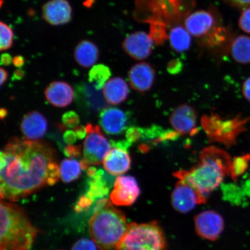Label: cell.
Masks as SVG:
<instances>
[{
  "mask_svg": "<svg viewBox=\"0 0 250 250\" xmlns=\"http://www.w3.org/2000/svg\"><path fill=\"white\" fill-rule=\"evenodd\" d=\"M55 150L42 141L15 137L0 153L1 199L17 202L49 186V165Z\"/></svg>",
  "mask_w": 250,
  "mask_h": 250,
  "instance_id": "cell-1",
  "label": "cell"
},
{
  "mask_svg": "<svg viewBox=\"0 0 250 250\" xmlns=\"http://www.w3.org/2000/svg\"><path fill=\"white\" fill-rule=\"evenodd\" d=\"M232 159L226 151L215 146L203 149L200 163L189 171H177L175 177L189 183L205 198L229 176Z\"/></svg>",
  "mask_w": 250,
  "mask_h": 250,
  "instance_id": "cell-2",
  "label": "cell"
},
{
  "mask_svg": "<svg viewBox=\"0 0 250 250\" xmlns=\"http://www.w3.org/2000/svg\"><path fill=\"white\" fill-rule=\"evenodd\" d=\"M129 225L124 212L109 199H103L97 203L89 220V233L100 250H115Z\"/></svg>",
  "mask_w": 250,
  "mask_h": 250,
  "instance_id": "cell-3",
  "label": "cell"
},
{
  "mask_svg": "<svg viewBox=\"0 0 250 250\" xmlns=\"http://www.w3.org/2000/svg\"><path fill=\"white\" fill-rule=\"evenodd\" d=\"M0 250H29L39 233L26 212L17 205L0 203Z\"/></svg>",
  "mask_w": 250,
  "mask_h": 250,
  "instance_id": "cell-4",
  "label": "cell"
},
{
  "mask_svg": "<svg viewBox=\"0 0 250 250\" xmlns=\"http://www.w3.org/2000/svg\"><path fill=\"white\" fill-rule=\"evenodd\" d=\"M115 250H167V239L158 223L129 224Z\"/></svg>",
  "mask_w": 250,
  "mask_h": 250,
  "instance_id": "cell-5",
  "label": "cell"
},
{
  "mask_svg": "<svg viewBox=\"0 0 250 250\" xmlns=\"http://www.w3.org/2000/svg\"><path fill=\"white\" fill-rule=\"evenodd\" d=\"M250 117L237 115L232 119H223L217 114L206 115L202 119V125L211 142L223 144L227 147L236 145L240 134L245 132Z\"/></svg>",
  "mask_w": 250,
  "mask_h": 250,
  "instance_id": "cell-6",
  "label": "cell"
},
{
  "mask_svg": "<svg viewBox=\"0 0 250 250\" xmlns=\"http://www.w3.org/2000/svg\"><path fill=\"white\" fill-rule=\"evenodd\" d=\"M85 128L87 136L83 143V158L90 165H101L111 150V143L103 135L98 125L87 124Z\"/></svg>",
  "mask_w": 250,
  "mask_h": 250,
  "instance_id": "cell-7",
  "label": "cell"
},
{
  "mask_svg": "<svg viewBox=\"0 0 250 250\" xmlns=\"http://www.w3.org/2000/svg\"><path fill=\"white\" fill-rule=\"evenodd\" d=\"M206 201L195 187L186 181L179 180L171 194V203L176 210L182 213L191 211L197 205Z\"/></svg>",
  "mask_w": 250,
  "mask_h": 250,
  "instance_id": "cell-8",
  "label": "cell"
},
{
  "mask_svg": "<svg viewBox=\"0 0 250 250\" xmlns=\"http://www.w3.org/2000/svg\"><path fill=\"white\" fill-rule=\"evenodd\" d=\"M140 192L138 184L133 177H118L111 193V201L116 206H130L136 202Z\"/></svg>",
  "mask_w": 250,
  "mask_h": 250,
  "instance_id": "cell-9",
  "label": "cell"
},
{
  "mask_svg": "<svg viewBox=\"0 0 250 250\" xmlns=\"http://www.w3.org/2000/svg\"><path fill=\"white\" fill-rule=\"evenodd\" d=\"M154 41L144 31H137L128 35L123 42V48L130 57L137 61H143L151 55Z\"/></svg>",
  "mask_w": 250,
  "mask_h": 250,
  "instance_id": "cell-10",
  "label": "cell"
},
{
  "mask_svg": "<svg viewBox=\"0 0 250 250\" xmlns=\"http://www.w3.org/2000/svg\"><path fill=\"white\" fill-rule=\"evenodd\" d=\"M195 229L198 235L203 238L217 240L223 232L224 222L223 217L214 211H206L196 215L195 218Z\"/></svg>",
  "mask_w": 250,
  "mask_h": 250,
  "instance_id": "cell-11",
  "label": "cell"
},
{
  "mask_svg": "<svg viewBox=\"0 0 250 250\" xmlns=\"http://www.w3.org/2000/svg\"><path fill=\"white\" fill-rule=\"evenodd\" d=\"M171 126L180 134L195 133L196 130L197 114L194 108L182 104L174 109L170 118Z\"/></svg>",
  "mask_w": 250,
  "mask_h": 250,
  "instance_id": "cell-12",
  "label": "cell"
},
{
  "mask_svg": "<svg viewBox=\"0 0 250 250\" xmlns=\"http://www.w3.org/2000/svg\"><path fill=\"white\" fill-rule=\"evenodd\" d=\"M128 76L132 88L139 92L145 93L151 89L154 85L156 73L151 64L142 62L133 65Z\"/></svg>",
  "mask_w": 250,
  "mask_h": 250,
  "instance_id": "cell-13",
  "label": "cell"
},
{
  "mask_svg": "<svg viewBox=\"0 0 250 250\" xmlns=\"http://www.w3.org/2000/svg\"><path fill=\"white\" fill-rule=\"evenodd\" d=\"M99 118L102 129L109 135H118L126 129L127 115L120 109L114 107L103 109Z\"/></svg>",
  "mask_w": 250,
  "mask_h": 250,
  "instance_id": "cell-14",
  "label": "cell"
},
{
  "mask_svg": "<svg viewBox=\"0 0 250 250\" xmlns=\"http://www.w3.org/2000/svg\"><path fill=\"white\" fill-rule=\"evenodd\" d=\"M42 17L54 26L66 24L71 20L72 8L66 0H51L43 6Z\"/></svg>",
  "mask_w": 250,
  "mask_h": 250,
  "instance_id": "cell-15",
  "label": "cell"
},
{
  "mask_svg": "<svg viewBox=\"0 0 250 250\" xmlns=\"http://www.w3.org/2000/svg\"><path fill=\"white\" fill-rule=\"evenodd\" d=\"M215 23V18L211 12L199 10L188 16L185 20V27L190 35L201 37L210 32Z\"/></svg>",
  "mask_w": 250,
  "mask_h": 250,
  "instance_id": "cell-16",
  "label": "cell"
},
{
  "mask_svg": "<svg viewBox=\"0 0 250 250\" xmlns=\"http://www.w3.org/2000/svg\"><path fill=\"white\" fill-rule=\"evenodd\" d=\"M48 123L43 115L38 111L29 112L23 117L21 124V130L25 138L38 140L44 136Z\"/></svg>",
  "mask_w": 250,
  "mask_h": 250,
  "instance_id": "cell-17",
  "label": "cell"
},
{
  "mask_svg": "<svg viewBox=\"0 0 250 250\" xmlns=\"http://www.w3.org/2000/svg\"><path fill=\"white\" fill-rule=\"evenodd\" d=\"M46 101L57 107H65L73 101L74 92L71 86L62 81H54L45 90Z\"/></svg>",
  "mask_w": 250,
  "mask_h": 250,
  "instance_id": "cell-18",
  "label": "cell"
},
{
  "mask_svg": "<svg viewBox=\"0 0 250 250\" xmlns=\"http://www.w3.org/2000/svg\"><path fill=\"white\" fill-rule=\"evenodd\" d=\"M130 156L126 150L114 148L103 159V164L106 171L112 176H121L130 169Z\"/></svg>",
  "mask_w": 250,
  "mask_h": 250,
  "instance_id": "cell-19",
  "label": "cell"
},
{
  "mask_svg": "<svg viewBox=\"0 0 250 250\" xmlns=\"http://www.w3.org/2000/svg\"><path fill=\"white\" fill-rule=\"evenodd\" d=\"M127 84L123 78L115 77L109 80L103 87V96L109 104L118 105L125 101L129 95Z\"/></svg>",
  "mask_w": 250,
  "mask_h": 250,
  "instance_id": "cell-20",
  "label": "cell"
},
{
  "mask_svg": "<svg viewBox=\"0 0 250 250\" xmlns=\"http://www.w3.org/2000/svg\"><path fill=\"white\" fill-rule=\"evenodd\" d=\"M99 57V50L95 44L89 40H83L74 50V58L81 66L88 68L93 66Z\"/></svg>",
  "mask_w": 250,
  "mask_h": 250,
  "instance_id": "cell-21",
  "label": "cell"
},
{
  "mask_svg": "<svg viewBox=\"0 0 250 250\" xmlns=\"http://www.w3.org/2000/svg\"><path fill=\"white\" fill-rule=\"evenodd\" d=\"M168 40L172 49L175 52L181 53L188 51L191 46V35L186 27L175 26L168 33Z\"/></svg>",
  "mask_w": 250,
  "mask_h": 250,
  "instance_id": "cell-22",
  "label": "cell"
},
{
  "mask_svg": "<svg viewBox=\"0 0 250 250\" xmlns=\"http://www.w3.org/2000/svg\"><path fill=\"white\" fill-rule=\"evenodd\" d=\"M230 51L236 62L242 64L250 63V37L245 35L237 36L231 43Z\"/></svg>",
  "mask_w": 250,
  "mask_h": 250,
  "instance_id": "cell-23",
  "label": "cell"
},
{
  "mask_svg": "<svg viewBox=\"0 0 250 250\" xmlns=\"http://www.w3.org/2000/svg\"><path fill=\"white\" fill-rule=\"evenodd\" d=\"M111 76L109 68L104 64L93 65L88 74L89 82L96 90L103 88L107 80Z\"/></svg>",
  "mask_w": 250,
  "mask_h": 250,
  "instance_id": "cell-24",
  "label": "cell"
},
{
  "mask_svg": "<svg viewBox=\"0 0 250 250\" xmlns=\"http://www.w3.org/2000/svg\"><path fill=\"white\" fill-rule=\"evenodd\" d=\"M80 164L75 159H65L60 166L61 179L64 183H71L80 177L81 174Z\"/></svg>",
  "mask_w": 250,
  "mask_h": 250,
  "instance_id": "cell-25",
  "label": "cell"
},
{
  "mask_svg": "<svg viewBox=\"0 0 250 250\" xmlns=\"http://www.w3.org/2000/svg\"><path fill=\"white\" fill-rule=\"evenodd\" d=\"M80 92L83 93V96L85 103L90 109L93 110H99L103 106L105 105L104 100L102 95L98 92L95 87L90 85L83 86L80 87Z\"/></svg>",
  "mask_w": 250,
  "mask_h": 250,
  "instance_id": "cell-26",
  "label": "cell"
},
{
  "mask_svg": "<svg viewBox=\"0 0 250 250\" xmlns=\"http://www.w3.org/2000/svg\"><path fill=\"white\" fill-rule=\"evenodd\" d=\"M150 24L149 35L156 45H162L168 38L167 33V24L164 21L154 20L147 21Z\"/></svg>",
  "mask_w": 250,
  "mask_h": 250,
  "instance_id": "cell-27",
  "label": "cell"
},
{
  "mask_svg": "<svg viewBox=\"0 0 250 250\" xmlns=\"http://www.w3.org/2000/svg\"><path fill=\"white\" fill-rule=\"evenodd\" d=\"M250 154H247L234 158L231 165L229 176L236 181L240 176L245 173L249 167Z\"/></svg>",
  "mask_w": 250,
  "mask_h": 250,
  "instance_id": "cell-28",
  "label": "cell"
},
{
  "mask_svg": "<svg viewBox=\"0 0 250 250\" xmlns=\"http://www.w3.org/2000/svg\"><path fill=\"white\" fill-rule=\"evenodd\" d=\"M227 30L224 27H214L213 29L206 35L204 42L206 45L215 46L221 44L227 39Z\"/></svg>",
  "mask_w": 250,
  "mask_h": 250,
  "instance_id": "cell-29",
  "label": "cell"
},
{
  "mask_svg": "<svg viewBox=\"0 0 250 250\" xmlns=\"http://www.w3.org/2000/svg\"><path fill=\"white\" fill-rule=\"evenodd\" d=\"M0 30H1V51H5L11 48L14 42V32L11 28L7 24L1 21L0 23Z\"/></svg>",
  "mask_w": 250,
  "mask_h": 250,
  "instance_id": "cell-30",
  "label": "cell"
},
{
  "mask_svg": "<svg viewBox=\"0 0 250 250\" xmlns=\"http://www.w3.org/2000/svg\"><path fill=\"white\" fill-rule=\"evenodd\" d=\"M62 121L65 127H76L80 123L79 115L76 112L68 111L62 115Z\"/></svg>",
  "mask_w": 250,
  "mask_h": 250,
  "instance_id": "cell-31",
  "label": "cell"
},
{
  "mask_svg": "<svg viewBox=\"0 0 250 250\" xmlns=\"http://www.w3.org/2000/svg\"><path fill=\"white\" fill-rule=\"evenodd\" d=\"M239 26L244 32L250 34V7L245 8L239 20Z\"/></svg>",
  "mask_w": 250,
  "mask_h": 250,
  "instance_id": "cell-32",
  "label": "cell"
},
{
  "mask_svg": "<svg viewBox=\"0 0 250 250\" xmlns=\"http://www.w3.org/2000/svg\"><path fill=\"white\" fill-rule=\"evenodd\" d=\"M96 243L92 240L82 239L74 244L71 250H97Z\"/></svg>",
  "mask_w": 250,
  "mask_h": 250,
  "instance_id": "cell-33",
  "label": "cell"
},
{
  "mask_svg": "<svg viewBox=\"0 0 250 250\" xmlns=\"http://www.w3.org/2000/svg\"><path fill=\"white\" fill-rule=\"evenodd\" d=\"M142 136V130L140 128L132 127L126 130V137L128 142L130 143L137 142Z\"/></svg>",
  "mask_w": 250,
  "mask_h": 250,
  "instance_id": "cell-34",
  "label": "cell"
},
{
  "mask_svg": "<svg viewBox=\"0 0 250 250\" xmlns=\"http://www.w3.org/2000/svg\"><path fill=\"white\" fill-rule=\"evenodd\" d=\"M64 154L68 158H79L81 156V146L68 145L64 148Z\"/></svg>",
  "mask_w": 250,
  "mask_h": 250,
  "instance_id": "cell-35",
  "label": "cell"
},
{
  "mask_svg": "<svg viewBox=\"0 0 250 250\" xmlns=\"http://www.w3.org/2000/svg\"><path fill=\"white\" fill-rule=\"evenodd\" d=\"M182 62L179 59H174L168 62L167 69L171 74H177L182 69Z\"/></svg>",
  "mask_w": 250,
  "mask_h": 250,
  "instance_id": "cell-36",
  "label": "cell"
},
{
  "mask_svg": "<svg viewBox=\"0 0 250 250\" xmlns=\"http://www.w3.org/2000/svg\"><path fill=\"white\" fill-rule=\"evenodd\" d=\"M77 139L76 134L73 130H67L63 135L64 142L68 145H73L76 142Z\"/></svg>",
  "mask_w": 250,
  "mask_h": 250,
  "instance_id": "cell-37",
  "label": "cell"
},
{
  "mask_svg": "<svg viewBox=\"0 0 250 250\" xmlns=\"http://www.w3.org/2000/svg\"><path fill=\"white\" fill-rule=\"evenodd\" d=\"M242 93L247 101L250 103V77L247 78L243 83Z\"/></svg>",
  "mask_w": 250,
  "mask_h": 250,
  "instance_id": "cell-38",
  "label": "cell"
},
{
  "mask_svg": "<svg viewBox=\"0 0 250 250\" xmlns=\"http://www.w3.org/2000/svg\"><path fill=\"white\" fill-rule=\"evenodd\" d=\"M74 131L78 139L82 140L85 138L87 133L86 128L83 125H78L77 126L74 127Z\"/></svg>",
  "mask_w": 250,
  "mask_h": 250,
  "instance_id": "cell-39",
  "label": "cell"
},
{
  "mask_svg": "<svg viewBox=\"0 0 250 250\" xmlns=\"http://www.w3.org/2000/svg\"><path fill=\"white\" fill-rule=\"evenodd\" d=\"M236 7L247 8L250 7V0H228Z\"/></svg>",
  "mask_w": 250,
  "mask_h": 250,
  "instance_id": "cell-40",
  "label": "cell"
},
{
  "mask_svg": "<svg viewBox=\"0 0 250 250\" xmlns=\"http://www.w3.org/2000/svg\"><path fill=\"white\" fill-rule=\"evenodd\" d=\"M12 62H13V59H12V56L9 54H3L1 57V65H10Z\"/></svg>",
  "mask_w": 250,
  "mask_h": 250,
  "instance_id": "cell-41",
  "label": "cell"
},
{
  "mask_svg": "<svg viewBox=\"0 0 250 250\" xmlns=\"http://www.w3.org/2000/svg\"><path fill=\"white\" fill-rule=\"evenodd\" d=\"M13 64L15 67L21 68L23 66L24 59L23 56H17L13 59Z\"/></svg>",
  "mask_w": 250,
  "mask_h": 250,
  "instance_id": "cell-42",
  "label": "cell"
},
{
  "mask_svg": "<svg viewBox=\"0 0 250 250\" xmlns=\"http://www.w3.org/2000/svg\"><path fill=\"white\" fill-rule=\"evenodd\" d=\"M25 75V72L22 69H18L14 72L12 81L21 80L22 79Z\"/></svg>",
  "mask_w": 250,
  "mask_h": 250,
  "instance_id": "cell-43",
  "label": "cell"
},
{
  "mask_svg": "<svg viewBox=\"0 0 250 250\" xmlns=\"http://www.w3.org/2000/svg\"><path fill=\"white\" fill-rule=\"evenodd\" d=\"M0 73H1V82H0V83H1V86H2L7 79L8 73L4 68H1L0 70Z\"/></svg>",
  "mask_w": 250,
  "mask_h": 250,
  "instance_id": "cell-44",
  "label": "cell"
},
{
  "mask_svg": "<svg viewBox=\"0 0 250 250\" xmlns=\"http://www.w3.org/2000/svg\"><path fill=\"white\" fill-rule=\"evenodd\" d=\"M98 171L95 167H90L87 170V176L90 178H93L98 173Z\"/></svg>",
  "mask_w": 250,
  "mask_h": 250,
  "instance_id": "cell-45",
  "label": "cell"
},
{
  "mask_svg": "<svg viewBox=\"0 0 250 250\" xmlns=\"http://www.w3.org/2000/svg\"><path fill=\"white\" fill-rule=\"evenodd\" d=\"M81 168H82L83 170H85L88 169L89 168V163L88 162H87L86 159H83L82 160H81L80 162Z\"/></svg>",
  "mask_w": 250,
  "mask_h": 250,
  "instance_id": "cell-46",
  "label": "cell"
},
{
  "mask_svg": "<svg viewBox=\"0 0 250 250\" xmlns=\"http://www.w3.org/2000/svg\"><path fill=\"white\" fill-rule=\"evenodd\" d=\"M8 115V111L5 108H2L0 110V117L2 120H4V119Z\"/></svg>",
  "mask_w": 250,
  "mask_h": 250,
  "instance_id": "cell-47",
  "label": "cell"
}]
</instances>
